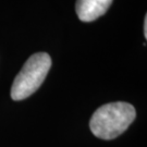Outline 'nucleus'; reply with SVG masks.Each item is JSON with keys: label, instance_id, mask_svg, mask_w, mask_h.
Returning a JSON list of instances; mask_svg holds the SVG:
<instances>
[{"label": "nucleus", "instance_id": "obj_1", "mask_svg": "<svg viewBox=\"0 0 147 147\" xmlns=\"http://www.w3.org/2000/svg\"><path fill=\"white\" fill-rule=\"evenodd\" d=\"M136 117L135 108L124 101L109 102L99 107L89 121L90 131L101 140H113L131 125Z\"/></svg>", "mask_w": 147, "mask_h": 147}, {"label": "nucleus", "instance_id": "obj_2", "mask_svg": "<svg viewBox=\"0 0 147 147\" xmlns=\"http://www.w3.org/2000/svg\"><path fill=\"white\" fill-rule=\"evenodd\" d=\"M50 68L51 58L47 53L32 55L12 83L11 98L18 101L34 94L45 81Z\"/></svg>", "mask_w": 147, "mask_h": 147}, {"label": "nucleus", "instance_id": "obj_3", "mask_svg": "<svg viewBox=\"0 0 147 147\" xmlns=\"http://www.w3.org/2000/svg\"><path fill=\"white\" fill-rule=\"evenodd\" d=\"M112 0H76L75 11L82 22H93L104 16Z\"/></svg>", "mask_w": 147, "mask_h": 147}, {"label": "nucleus", "instance_id": "obj_4", "mask_svg": "<svg viewBox=\"0 0 147 147\" xmlns=\"http://www.w3.org/2000/svg\"><path fill=\"white\" fill-rule=\"evenodd\" d=\"M144 37L147 38V16L144 19Z\"/></svg>", "mask_w": 147, "mask_h": 147}]
</instances>
